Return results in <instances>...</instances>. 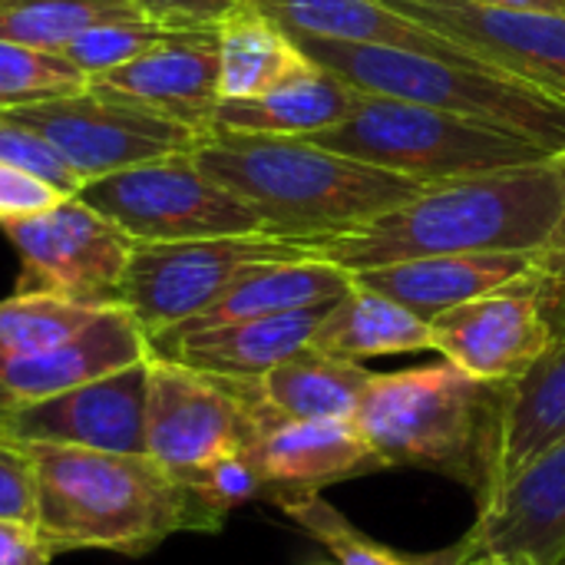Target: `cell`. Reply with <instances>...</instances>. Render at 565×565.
I'll list each match as a JSON object with an SVG mask.
<instances>
[{
    "label": "cell",
    "instance_id": "44dd1931",
    "mask_svg": "<svg viewBox=\"0 0 565 565\" xmlns=\"http://www.w3.org/2000/svg\"><path fill=\"white\" fill-rule=\"evenodd\" d=\"M248 7L268 17L288 36L371 43V46H394L411 53L480 63L447 36L427 30L424 23L394 10L384 0H248Z\"/></svg>",
    "mask_w": 565,
    "mask_h": 565
},
{
    "label": "cell",
    "instance_id": "9c48e42d",
    "mask_svg": "<svg viewBox=\"0 0 565 565\" xmlns=\"http://www.w3.org/2000/svg\"><path fill=\"white\" fill-rule=\"evenodd\" d=\"M76 199L119 225L132 242H189L265 232L242 199L195 166L192 152L89 179L79 185Z\"/></svg>",
    "mask_w": 565,
    "mask_h": 565
},
{
    "label": "cell",
    "instance_id": "4dcf8cb0",
    "mask_svg": "<svg viewBox=\"0 0 565 565\" xmlns=\"http://www.w3.org/2000/svg\"><path fill=\"white\" fill-rule=\"evenodd\" d=\"M86 86L89 76L63 53L0 36V109L63 99Z\"/></svg>",
    "mask_w": 565,
    "mask_h": 565
},
{
    "label": "cell",
    "instance_id": "ba28073f",
    "mask_svg": "<svg viewBox=\"0 0 565 565\" xmlns=\"http://www.w3.org/2000/svg\"><path fill=\"white\" fill-rule=\"evenodd\" d=\"M295 258H308V248L268 232L189 242H136L119 305L129 308L146 338L156 341L209 311L252 268Z\"/></svg>",
    "mask_w": 565,
    "mask_h": 565
},
{
    "label": "cell",
    "instance_id": "ac0fdd59",
    "mask_svg": "<svg viewBox=\"0 0 565 565\" xmlns=\"http://www.w3.org/2000/svg\"><path fill=\"white\" fill-rule=\"evenodd\" d=\"M149 354V338L132 318V311L122 305H109L99 318H93L66 341L30 358L0 361V384L20 404H26L109 377L122 367L146 361Z\"/></svg>",
    "mask_w": 565,
    "mask_h": 565
},
{
    "label": "cell",
    "instance_id": "9a60e30c",
    "mask_svg": "<svg viewBox=\"0 0 565 565\" xmlns=\"http://www.w3.org/2000/svg\"><path fill=\"white\" fill-rule=\"evenodd\" d=\"M146 361L83 387L26 401L7 430L20 440H50L109 454H146Z\"/></svg>",
    "mask_w": 565,
    "mask_h": 565
},
{
    "label": "cell",
    "instance_id": "7a4b0ae2",
    "mask_svg": "<svg viewBox=\"0 0 565 565\" xmlns=\"http://www.w3.org/2000/svg\"><path fill=\"white\" fill-rule=\"evenodd\" d=\"M36 473V536L60 553L146 556L175 533H218L225 520L149 454L26 440Z\"/></svg>",
    "mask_w": 565,
    "mask_h": 565
},
{
    "label": "cell",
    "instance_id": "7bdbcfd3",
    "mask_svg": "<svg viewBox=\"0 0 565 565\" xmlns=\"http://www.w3.org/2000/svg\"><path fill=\"white\" fill-rule=\"evenodd\" d=\"M563 565H565V563H563Z\"/></svg>",
    "mask_w": 565,
    "mask_h": 565
},
{
    "label": "cell",
    "instance_id": "1f68e13d",
    "mask_svg": "<svg viewBox=\"0 0 565 565\" xmlns=\"http://www.w3.org/2000/svg\"><path fill=\"white\" fill-rule=\"evenodd\" d=\"M162 33H166L162 26L142 20V17H126V20H109V23L83 30L60 53L93 79V76H103V73L129 63L132 56L149 50Z\"/></svg>",
    "mask_w": 565,
    "mask_h": 565
},
{
    "label": "cell",
    "instance_id": "d4e9b609",
    "mask_svg": "<svg viewBox=\"0 0 565 565\" xmlns=\"http://www.w3.org/2000/svg\"><path fill=\"white\" fill-rule=\"evenodd\" d=\"M308 348L361 364L367 358L434 351V334L430 321L354 281L351 291L324 311Z\"/></svg>",
    "mask_w": 565,
    "mask_h": 565
},
{
    "label": "cell",
    "instance_id": "277c9868",
    "mask_svg": "<svg viewBox=\"0 0 565 565\" xmlns=\"http://www.w3.org/2000/svg\"><path fill=\"white\" fill-rule=\"evenodd\" d=\"M503 384H483L450 361L374 374L354 427L391 467L463 483L477 503L490 493Z\"/></svg>",
    "mask_w": 565,
    "mask_h": 565
},
{
    "label": "cell",
    "instance_id": "2e32d148",
    "mask_svg": "<svg viewBox=\"0 0 565 565\" xmlns=\"http://www.w3.org/2000/svg\"><path fill=\"white\" fill-rule=\"evenodd\" d=\"M89 83L116 89L195 132H212L222 103L218 30H166L149 50Z\"/></svg>",
    "mask_w": 565,
    "mask_h": 565
},
{
    "label": "cell",
    "instance_id": "d6986e66",
    "mask_svg": "<svg viewBox=\"0 0 565 565\" xmlns=\"http://www.w3.org/2000/svg\"><path fill=\"white\" fill-rule=\"evenodd\" d=\"M533 268L530 252H467V255H430L394 262L381 268L358 271L354 281L371 288L424 321L500 291L513 281H523Z\"/></svg>",
    "mask_w": 565,
    "mask_h": 565
},
{
    "label": "cell",
    "instance_id": "6da1fadb",
    "mask_svg": "<svg viewBox=\"0 0 565 565\" xmlns=\"http://www.w3.org/2000/svg\"><path fill=\"white\" fill-rule=\"evenodd\" d=\"M565 205V152L500 172L434 182L397 209L308 245L351 275L467 252H536Z\"/></svg>",
    "mask_w": 565,
    "mask_h": 565
},
{
    "label": "cell",
    "instance_id": "836d02e7",
    "mask_svg": "<svg viewBox=\"0 0 565 565\" xmlns=\"http://www.w3.org/2000/svg\"><path fill=\"white\" fill-rule=\"evenodd\" d=\"M0 162L17 166L30 175H40L63 195H76L83 185V179L60 159V152L50 142H43L33 129L7 119L3 113H0Z\"/></svg>",
    "mask_w": 565,
    "mask_h": 565
},
{
    "label": "cell",
    "instance_id": "30bf717a",
    "mask_svg": "<svg viewBox=\"0 0 565 565\" xmlns=\"http://www.w3.org/2000/svg\"><path fill=\"white\" fill-rule=\"evenodd\" d=\"M0 113L50 142L83 182L152 159L192 152L205 136L99 83H89L83 93L63 99Z\"/></svg>",
    "mask_w": 565,
    "mask_h": 565
},
{
    "label": "cell",
    "instance_id": "603a6c76",
    "mask_svg": "<svg viewBox=\"0 0 565 565\" xmlns=\"http://www.w3.org/2000/svg\"><path fill=\"white\" fill-rule=\"evenodd\" d=\"M351 106H354V89L341 76H334L331 70L311 60L305 70H298L271 93L252 99H222L212 129L311 139L338 126L351 113Z\"/></svg>",
    "mask_w": 565,
    "mask_h": 565
},
{
    "label": "cell",
    "instance_id": "7402d4cb",
    "mask_svg": "<svg viewBox=\"0 0 565 565\" xmlns=\"http://www.w3.org/2000/svg\"><path fill=\"white\" fill-rule=\"evenodd\" d=\"M559 440H565V338L536 361L523 381L503 391L493 480L483 503H490L513 473ZM483 503H477V510Z\"/></svg>",
    "mask_w": 565,
    "mask_h": 565
},
{
    "label": "cell",
    "instance_id": "74e56055",
    "mask_svg": "<svg viewBox=\"0 0 565 565\" xmlns=\"http://www.w3.org/2000/svg\"><path fill=\"white\" fill-rule=\"evenodd\" d=\"M60 199H66V195L60 189H53L50 182H43L40 175H30L17 166L0 162V222L43 212V209L56 205Z\"/></svg>",
    "mask_w": 565,
    "mask_h": 565
},
{
    "label": "cell",
    "instance_id": "8fae6325",
    "mask_svg": "<svg viewBox=\"0 0 565 565\" xmlns=\"http://www.w3.org/2000/svg\"><path fill=\"white\" fill-rule=\"evenodd\" d=\"M13 242L23 275L17 291H50L83 305H119L136 242L83 199L0 222Z\"/></svg>",
    "mask_w": 565,
    "mask_h": 565
},
{
    "label": "cell",
    "instance_id": "e0dca14e",
    "mask_svg": "<svg viewBox=\"0 0 565 565\" xmlns=\"http://www.w3.org/2000/svg\"><path fill=\"white\" fill-rule=\"evenodd\" d=\"M265 483L268 503L298 493H321L334 483L387 470L354 420H271L248 447Z\"/></svg>",
    "mask_w": 565,
    "mask_h": 565
},
{
    "label": "cell",
    "instance_id": "d590c367",
    "mask_svg": "<svg viewBox=\"0 0 565 565\" xmlns=\"http://www.w3.org/2000/svg\"><path fill=\"white\" fill-rule=\"evenodd\" d=\"M546 324L556 341L565 338V205L550 232V238L533 252V268L526 275Z\"/></svg>",
    "mask_w": 565,
    "mask_h": 565
},
{
    "label": "cell",
    "instance_id": "4fadbf2b",
    "mask_svg": "<svg viewBox=\"0 0 565 565\" xmlns=\"http://www.w3.org/2000/svg\"><path fill=\"white\" fill-rule=\"evenodd\" d=\"M434 351L483 384H516L556 344L530 281L457 305L430 321Z\"/></svg>",
    "mask_w": 565,
    "mask_h": 565
},
{
    "label": "cell",
    "instance_id": "ffe728a7",
    "mask_svg": "<svg viewBox=\"0 0 565 565\" xmlns=\"http://www.w3.org/2000/svg\"><path fill=\"white\" fill-rule=\"evenodd\" d=\"M331 305L305 308V311H291V315H271V318L192 328V331H169L149 344H152V354L172 358V361L189 364L205 374L262 377L265 371L278 367L281 361H288L308 348L318 321L324 318V311Z\"/></svg>",
    "mask_w": 565,
    "mask_h": 565
},
{
    "label": "cell",
    "instance_id": "3957f363",
    "mask_svg": "<svg viewBox=\"0 0 565 565\" xmlns=\"http://www.w3.org/2000/svg\"><path fill=\"white\" fill-rule=\"evenodd\" d=\"M195 166L242 199L275 238L301 248L351 232L427 185L295 136L212 129L192 149Z\"/></svg>",
    "mask_w": 565,
    "mask_h": 565
},
{
    "label": "cell",
    "instance_id": "60d3db41",
    "mask_svg": "<svg viewBox=\"0 0 565 565\" xmlns=\"http://www.w3.org/2000/svg\"><path fill=\"white\" fill-rule=\"evenodd\" d=\"M17 407H20V401L0 384V430H7V424H10V417L17 414Z\"/></svg>",
    "mask_w": 565,
    "mask_h": 565
},
{
    "label": "cell",
    "instance_id": "5b68a950",
    "mask_svg": "<svg viewBox=\"0 0 565 565\" xmlns=\"http://www.w3.org/2000/svg\"><path fill=\"white\" fill-rule=\"evenodd\" d=\"M305 56L341 76L351 89L473 116L565 152V96L487 63L411 53L371 43L291 36Z\"/></svg>",
    "mask_w": 565,
    "mask_h": 565
},
{
    "label": "cell",
    "instance_id": "8d00e7d4",
    "mask_svg": "<svg viewBox=\"0 0 565 565\" xmlns=\"http://www.w3.org/2000/svg\"><path fill=\"white\" fill-rule=\"evenodd\" d=\"M132 7L162 30H218L248 0H132Z\"/></svg>",
    "mask_w": 565,
    "mask_h": 565
},
{
    "label": "cell",
    "instance_id": "52a82bcc",
    "mask_svg": "<svg viewBox=\"0 0 565 565\" xmlns=\"http://www.w3.org/2000/svg\"><path fill=\"white\" fill-rule=\"evenodd\" d=\"M278 420L258 397L255 377L205 374L172 358L146 364V454L185 477L205 463L248 450Z\"/></svg>",
    "mask_w": 565,
    "mask_h": 565
},
{
    "label": "cell",
    "instance_id": "4316f807",
    "mask_svg": "<svg viewBox=\"0 0 565 565\" xmlns=\"http://www.w3.org/2000/svg\"><path fill=\"white\" fill-rule=\"evenodd\" d=\"M311 60L298 43L258 10L245 7L218 26V93L222 99H252L271 93Z\"/></svg>",
    "mask_w": 565,
    "mask_h": 565
},
{
    "label": "cell",
    "instance_id": "ab89813d",
    "mask_svg": "<svg viewBox=\"0 0 565 565\" xmlns=\"http://www.w3.org/2000/svg\"><path fill=\"white\" fill-rule=\"evenodd\" d=\"M507 10H526V13H565V0H487Z\"/></svg>",
    "mask_w": 565,
    "mask_h": 565
},
{
    "label": "cell",
    "instance_id": "b9f144b4",
    "mask_svg": "<svg viewBox=\"0 0 565 565\" xmlns=\"http://www.w3.org/2000/svg\"><path fill=\"white\" fill-rule=\"evenodd\" d=\"M467 565H510L507 559H500V556H490V553H480V556H473Z\"/></svg>",
    "mask_w": 565,
    "mask_h": 565
},
{
    "label": "cell",
    "instance_id": "e575fe53",
    "mask_svg": "<svg viewBox=\"0 0 565 565\" xmlns=\"http://www.w3.org/2000/svg\"><path fill=\"white\" fill-rule=\"evenodd\" d=\"M0 520L7 523H36V473L30 444L0 430Z\"/></svg>",
    "mask_w": 565,
    "mask_h": 565
},
{
    "label": "cell",
    "instance_id": "d6a6232c",
    "mask_svg": "<svg viewBox=\"0 0 565 565\" xmlns=\"http://www.w3.org/2000/svg\"><path fill=\"white\" fill-rule=\"evenodd\" d=\"M182 480L222 520H228L232 510H238V507H245L252 500H268V483H265V477H262L252 450L225 454V457L205 463L202 470L185 473Z\"/></svg>",
    "mask_w": 565,
    "mask_h": 565
},
{
    "label": "cell",
    "instance_id": "8992f818",
    "mask_svg": "<svg viewBox=\"0 0 565 565\" xmlns=\"http://www.w3.org/2000/svg\"><path fill=\"white\" fill-rule=\"evenodd\" d=\"M311 142L424 185L530 166L556 156L543 142L434 106L354 89L351 113Z\"/></svg>",
    "mask_w": 565,
    "mask_h": 565
},
{
    "label": "cell",
    "instance_id": "83f0119b",
    "mask_svg": "<svg viewBox=\"0 0 565 565\" xmlns=\"http://www.w3.org/2000/svg\"><path fill=\"white\" fill-rule=\"evenodd\" d=\"M275 507L298 523L311 540H318L338 565H467L473 556L467 543H454L437 553H401L391 550L367 533H361L334 503H328L321 493H298V497H281Z\"/></svg>",
    "mask_w": 565,
    "mask_h": 565
},
{
    "label": "cell",
    "instance_id": "7c38bea8",
    "mask_svg": "<svg viewBox=\"0 0 565 565\" xmlns=\"http://www.w3.org/2000/svg\"><path fill=\"white\" fill-rule=\"evenodd\" d=\"M473 60L565 96V13L507 10L487 0H384Z\"/></svg>",
    "mask_w": 565,
    "mask_h": 565
},
{
    "label": "cell",
    "instance_id": "cb8c5ba5",
    "mask_svg": "<svg viewBox=\"0 0 565 565\" xmlns=\"http://www.w3.org/2000/svg\"><path fill=\"white\" fill-rule=\"evenodd\" d=\"M354 285V275L321 262V258H295V262H268L242 275L209 311L199 318L172 328V331H192V328H212L228 321H252V318H271V315H291L305 308H321L338 298H344Z\"/></svg>",
    "mask_w": 565,
    "mask_h": 565
},
{
    "label": "cell",
    "instance_id": "f546056e",
    "mask_svg": "<svg viewBox=\"0 0 565 565\" xmlns=\"http://www.w3.org/2000/svg\"><path fill=\"white\" fill-rule=\"evenodd\" d=\"M139 17L132 0H0V36L60 53L89 26Z\"/></svg>",
    "mask_w": 565,
    "mask_h": 565
},
{
    "label": "cell",
    "instance_id": "f1b7e54d",
    "mask_svg": "<svg viewBox=\"0 0 565 565\" xmlns=\"http://www.w3.org/2000/svg\"><path fill=\"white\" fill-rule=\"evenodd\" d=\"M109 305H83L50 291H17L0 301V361L40 354L83 331Z\"/></svg>",
    "mask_w": 565,
    "mask_h": 565
},
{
    "label": "cell",
    "instance_id": "f35d334b",
    "mask_svg": "<svg viewBox=\"0 0 565 565\" xmlns=\"http://www.w3.org/2000/svg\"><path fill=\"white\" fill-rule=\"evenodd\" d=\"M53 553L43 546L33 526L0 520V565H50Z\"/></svg>",
    "mask_w": 565,
    "mask_h": 565
},
{
    "label": "cell",
    "instance_id": "5bb4252c",
    "mask_svg": "<svg viewBox=\"0 0 565 565\" xmlns=\"http://www.w3.org/2000/svg\"><path fill=\"white\" fill-rule=\"evenodd\" d=\"M470 556L490 553L510 565L565 563V440L513 473L463 536Z\"/></svg>",
    "mask_w": 565,
    "mask_h": 565
},
{
    "label": "cell",
    "instance_id": "484cf974",
    "mask_svg": "<svg viewBox=\"0 0 565 565\" xmlns=\"http://www.w3.org/2000/svg\"><path fill=\"white\" fill-rule=\"evenodd\" d=\"M371 377L374 374L358 361L305 348L255 377V387L262 404L281 420H354Z\"/></svg>",
    "mask_w": 565,
    "mask_h": 565
}]
</instances>
